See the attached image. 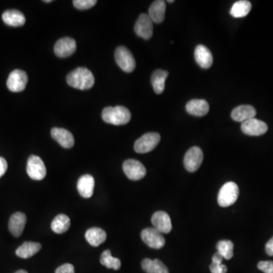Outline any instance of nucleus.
<instances>
[{"label": "nucleus", "mask_w": 273, "mask_h": 273, "mask_svg": "<svg viewBox=\"0 0 273 273\" xmlns=\"http://www.w3.org/2000/svg\"><path fill=\"white\" fill-rule=\"evenodd\" d=\"M257 267L264 273H273V261H261L258 263Z\"/></svg>", "instance_id": "32"}, {"label": "nucleus", "mask_w": 273, "mask_h": 273, "mask_svg": "<svg viewBox=\"0 0 273 273\" xmlns=\"http://www.w3.org/2000/svg\"><path fill=\"white\" fill-rule=\"evenodd\" d=\"M97 2L96 0H74L73 5L76 9L86 10L94 6Z\"/></svg>", "instance_id": "31"}, {"label": "nucleus", "mask_w": 273, "mask_h": 273, "mask_svg": "<svg viewBox=\"0 0 273 273\" xmlns=\"http://www.w3.org/2000/svg\"><path fill=\"white\" fill-rule=\"evenodd\" d=\"M102 118L104 122L114 126H123L131 120V112L122 105L105 107L103 110Z\"/></svg>", "instance_id": "2"}, {"label": "nucleus", "mask_w": 273, "mask_h": 273, "mask_svg": "<svg viewBox=\"0 0 273 273\" xmlns=\"http://www.w3.org/2000/svg\"><path fill=\"white\" fill-rule=\"evenodd\" d=\"M27 173L33 180H42L46 177V166L41 157L32 155L28 158L27 163Z\"/></svg>", "instance_id": "5"}, {"label": "nucleus", "mask_w": 273, "mask_h": 273, "mask_svg": "<svg viewBox=\"0 0 273 273\" xmlns=\"http://www.w3.org/2000/svg\"><path fill=\"white\" fill-rule=\"evenodd\" d=\"M85 238L93 247L100 246L106 240V233L100 228H91L86 231Z\"/></svg>", "instance_id": "23"}, {"label": "nucleus", "mask_w": 273, "mask_h": 273, "mask_svg": "<svg viewBox=\"0 0 273 273\" xmlns=\"http://www.w3.org/2000/svg\"><path fill=\"white\" fill-rule=\"evenodd\" d=\"M160 141V135L158 133H147L136 141L134 150L138 153H149L156 147Z\"/></svg>", "instance_id": "4"}, {"label": "nucleus", "mask_w": 273, "mask_h": 273, "mask_svg": "<svg viewBox=\"0 0 273 273\" xmlns=\"http://www.w3.org/2000/svg\"><path fill=\"white\" fill-rule=\"evenodd\" d=\"M76 41L72 38H64L59 40L54 46L56 56L60 58H66L73 55L76 51Z\"/></svg>", "instance_id": "12"}, {"label": "nucleus", "mask_w": 273, "mask_h": 273, "mask_svg": "<svg viewBox=\"0 0 273 273\" xmlns=\"http://www.w3.org/2000/svg\"><path fill=\"white\" fill-rule=\"evenodd\" d=\"M56 273H75V268H74L73 265L65 263L57 268Z\"/></svg>", "instance_id": "34"}, {"label": "nucleus", "mask_w": 273, "mask_h": 273, "mask_svg": "<svg viewBox=\"0 0 273 273\" xmlns=\"http://www.w3.org/2000/svg\"><path fill=\"white\" fill-rule=\"evenodd\" d=\"M211 273H227V267L226 265L222 263H212L210 267Z\"/></svg>", "instance_id": "33"}, {"label": "nucleus", "mask_w": 273, "mask_h": 273, "mask_svg": "<svg viewBox=\"0 0 273 273\" xmlns=\"http://www.w3.org/2000/svg\"><path fill=\"white\" fill-rule=\"evenodd\" d=\"M141 266L143 270L147 273H169L166 265L157 259L153 260L145 259L143 260Z\"/></svg>", "instance_id": "25"}, {"label": "nucleus", "mask_w": 273, "mask_h": 273, "mask_svg": "<svg viewBox=\"0 0 273 273\" xmlns=\"http://www.w3.org/2000/svg\"><path fill=\"white\" fill-rule=\"evenodd\" d=\"M204 153L202 149L198 147H193L187 151L184 158V165L185 168L190 172L197 171L202 164Z\"/></svg>", "instance_id": "7"}, {"label": "nucleus", "mask_w": 273, "mask_h": 273, "mask_svg": "<svg viewBox=\"0 0 273 273\" xmlns=\"http://www.w3.org/2000/svg\"><path fill=\"white\" fill-rule=\"evenodd\" d=\"M15 273H27V272L25 271V270H21Z\"/></svg>", "instance_id": "38"}, {"label": "nucleus", "mask_w": 273, "mask_h": 273, "mask_svg": "<svg viewBox=\"0 0 273 273\" xmlns=\"http://www.w3.org/2000/svg\"><path fill=\"white\" fill-rule=\"evenodd\" d=\"M251 2L247 0H241L234 2L230 10V14L234 18H243L248 16L251 10Z\"/></svg>", "instance_id": "28"}, {"label": "nucleus", "mask_w": 273, "mask_h": 273, "mask_svg": "<svg viewBox=\"0 0 273 273\" xmlns=\"http://www.w3.org/2000/svg\"><path fill=\"white\" fill-rule=\"evenodd\" d=\"M44 2H52L53 1L52 0H46V1H43Z\"/></svg>", "instance_id": "39"}, {"label": "nucleus", "mask_w": 273, "mask_h": 273, "mask_svg": "<svg viewBox=\"0 0 273 273\" xmlns=\"http://www.w3.org/2000/svg\"><path fill=\"white\" fill-rule=\"evenodd\" d=\"M42 246L39 243L27 241L16 250V255L22 259H27L39 252Z\"/></svg>", "instance_id": "24"}, {"label": "nucleus", "mask_w": 273, "mask_h": 273, "mask_svg": "<svg viewBox=\"0 0 273 273\" xmlns=\"http://www.w3.org/2000/svg\"><path fill=\"white\" fill-rule=\"evenodd\" d=\"M2 18L5 24L12 27H21L25 24L24 14L16 9L5 11L2 14Z\"/></svg>", "instance_id": "21"}, {"label": "nucleus", "mask_w": 273, "mask_h": 273, "mask_svg": "<svg viewBox=\"0 0 273 273\" xmlns=\"http://www.w3.org/2000/svg\"><path fill=\"white\" fill-rule=\"evenodd\" d=\"M27 82L28 77L25 71L20 69L14 70L7 80V87L10 91L15 93L21 92L25 89Z\"/></svg>", "instance_id": "8"}, {"label": "nucleus", "mask_w": 273, "mask_h": 273, "mask_svg": "<svg viewBox=\"0 0 273 273\" xmlns=\"http://www.w3.org/2000/svg\"><path fill=\"white\" fill-rule=\"evenodd\" d=\"M166 2L163 0H156L149 6V18L153 21V22H163L165 19V12H166Z\"/></svg>", "instance_id": "22"}, {"label": "nucleus", "mask_w": 273, "mask_h": 273, "mask_svg": "<svg viewBox=\"0 0 273 273\" xmlns=\"http://www.w3.org/2000/svg\"><path fill=\"white\" fill-rule=\"evenodd\" d=\"M266 252L270 256H273V237L266 244Z\"/></svg>", "instance_id": "36"}, {"label": "nucleus", "mask_w": 273, "mask_h": 273, "mask_svg": "<svg viewBox=\"0 0 273 273\" xmlns=\"http://www.w3.org/2000/svg\"><path fill=\"white\" fill-rule=\"evenodd\" d=\"M100 263L103 266H105L106 268L113 269L115 270H119L122 265L119 258L113 257L112 256L109 250H106L103 252L100 256Z\"/></svg>", "instance_id": "29"}, {"label": "nucleus", "mask_w": 273, "mask_h": 273, "mask_svg": "<svg viewBox=\"0 0 273 273\" xmlns=\"http://www.w3.org/2000/svg\"><path fill=\"white\" fill-rule=\"evenodd\" d=\"M239 189L237 184L230 182L221 188L218 194V204L220 207H228L234 204L238 200Z\"/></svg>", "instance_id": "3"}, {"label": "nucleus", "mask_w": 273, "mask_h": 273, "mask_svg": "<svg viewBox=\"0 0 273 273\" xmlns=\"http://www.w3.org/2000/svg\"><path fill=\"white\" fill-rule=\"evenodd\" d=\"M224 258L222 257L219 253H215L213 255L212 258V263H222V260H223Z\"/></svg>", "instance_id": "37"}, {"label": "nucleus", "mask_w": 273, "mask_h": 273, "mask_svg": "<svg viewBox=\"0 0 273 273\" xmlns=\"http://www.w3.org/2000/svg\"><path fill=\"white\" fill-rule=\"evenodd\" d=\"M194 57H195L197 64L201 68H205V69L210 68L212 62H213L210 50L204 45H198L196 47Z\"/></svg>", "instance_id": "18"}, {"label": "nucleus", "mask_w": 273, "mask_h": 273, "mask_svg": "<svg viewBox=\"0 0 273 273\" xmlns=\"http://www.w3.org/2000/svg\"><path fill=\"white\" fill-rule=\"evenodd\" d=\"M143 241L149 248L160 249L166 244L163 234L154 228H147L141 232Z\"/></svg>", "instance_id": "10"}, {"label": "nucleus", "mask_w": 273, "mask_h": 273, "mask_svg": "<svg viewBox=\"0 0 273 273\" xmlns=\"http://www.w3.org/2000/svg\"><path fill=\"white\" fill-rule=\"evenodd\" d=\"M71 226L69 217L64 214L57 215L51 223V229L56 234H63L66 232Z\"/></svg>", "instance_id": "27"}, {"label": "nucleus", "mask_w": 273, "mask_h": 273, "mask_svg": "<svg viewBox=\"0 0 273 273\" xmlns=\"http://www.w3.org/2000/svg\"><path fill=\"white\" fill-rule=\"evenodd\" d=\"M115 58L121 69L126 72H131L136 66L135 60L132 53L127 48L123 46H119L115 53Z\"/></svg>", "instance_id": "6"}, {"label": "nucleus", "mask_w": 273, "mask_h": 273, "mask_svg": "<svg viewBox=\"0 0 273 273\" xmlns=\"http://www.w3.org/2000/svg\"><path fill=\"white\" fill-rule=\"evenodd\" d=\"M68 85L78 90H89L94 85L95 79L93 73L86 68H78L67 76Z\"/></svg>", "instance_id": "1"}, {"label": "nucleus", "mask_w": 273, "mask_h": 273, "mask_svg": "<svg viewBox=\"0 0 273 273\" xmlns=\"http://www.w3.org/2000/svg\"><path fill=\"white\" fill-rule=\"evenodd\" d=\"M168 76V71L158 69L153 72L151 76V84L155 93L160 94L165 90V83Z\"/></svg>", "instance_id": "26"}, {"label": "nucleus", "mask_w": 273, "mask_h": 273, "mask_svg": "<svg viewBox=\"0 0 273 273\" xmlns=\"http://www.w3.org/2000/svg\"><path fill=\"white\" fill-rule=\"evenodd\" d=\"M8 168L6 160L3 157H0V178L5 175Z\"/></svg>", "instance_id": "35"}, {"label": "nucleus", "mask_w": 273, "mask_h": 273, "mask_svg": "<svg viewBox=\"0 0 273 273\" xmlns=\"http://www.w3.org/2000/svg\"><path fill=\"white\" fill-rule=\"evenodd\" d=\"M186 110L192 116H204L209 112V104L204 100H192L187 104Z\"/></svg>", "instance_id": "20"}, {"label": "nucleus", "mask_w": 273, "mask_h": 273, "mask_svg": "<svg viewBox=\"0 0 273 273\" xmlns=\"http://www.w3.org/2000/svg\"><path fill=\"white\" fill-rule=\"evenodd\" d=\"M123 171L126 176L132 181L142 179L146 175L147 170L145 166L135 160H127L123 163Z\"/></svg>", "instance_id": "9"}, {"label": "nucleus", "mask_w": 273, "mask_h": 273, "mask_svg": "<svg viewBox=\"0 0 273 273\" xmlns=\"http://www.w3.org/2000/svg\"><path fill=\"white\" fill-rule=\"evenodd\" d=\"M168 2H169V3H172V2H174V1L173 0H168Z\"/></svg>", "instance_id": "40"}, {"label": "nucleus", "mask_w": 273, "mask_h": 273, "mask_svg": "<svg viewBox=\"0 0 273 273\" xmlns=\"http://www.w3.org/2000/svg\"><path fill=\"white\" fill-rule=\"evenodd\" d=\"M26 222H27V217L25 214L21 212L14 213L9 219V231L15 237H19L24 231Z\"/></svg>", "instance_id": "16"}, {"label": "nucleus", "mask_w": 273, "mask_h": 273, "mask_svg": "<svg viewBox=\"0 0 273 273\" xmlns=\"http://www.w3.org/2000/svg\"><path fill=\"white\" fill-rule=\"evenodd\" d=\"M134 31L140 38L149 40L152 38L153 32V21L147 14H141L136 21Z\"/></svg>", "instance_id": "11"}, {"label": "nucleus", "mask_w": 273, "mask_h": 273, "mask_svg": "<svg viewBox=\"0 0 273 273\" xmlns=\"http://www.w3.org/2000/svg\"><path fill=\"white\" fill-rule=\"evenodd\" d=\"M216 249H217L218 253L226 260H230L233 257L234 244L231 241L223 240V241H219L216 245Z\"/></svg>", "instance_id": "30"}, {"label": "nucleus", "mask_w": 273, "mask_h": 273, "mask_svg": "<svg viewBox=\"0 0 273 273\" xmlns=\"http://www.w3.org/2000/svg\"><path fill=\"white\" fill-rule=\"evenodd\" d=\"M256 115L254 107L250 105H241L236 107L231 112V118L236 122H244L254 119Z\"/></svg>", "instance_id": "19"}, {"label": "nucleus", "mask_w": 273, "mask_h": 273, "mask_svg": "<svg viewBox=\"0 0 273 273\" xmlns=\"http://www.w3.org/2000/svg\"><path fill=\"white\" fill-rule=\"evenodd\" d=\"M151 222L154 229L162 234H168L171 231V219L168 213L163 211H158L153 214L151 218Z\"/></svg>", "instance_id": "14"}, {"label": "nucleus", "mask_w": 273, "mask_h": 273, "mask_svg": "<svg viewBox=\"0 0 273 273\" xmlns=\"http://www.w3.org/2000/svg\"><path fill=\"white\" fill-rule=\"evenodd\" d=\"M95 186V181L92 175H84L80 177L78 179V192L82 197L84 198H90L93 196V190Z\"/></svg>", "instance_id": "17"}, {"label": "nucleus", "mask_w": 273, "mask_h": 273, "mask_svg": "<svg viewBox=\"0 0 273 273\" xmlns=\"http://www.w3.org/2000/svg\"><path fill=\"white\" fill-rule=\"evenodd\" d=\"M51 136L63 147L69 149L75 145L73 135L66 129L54 127L52 129Z\"/></svg>", "instance_id": "15"}, {"label": "nucleus", "mask_w": 273, "mask_h": 273, "mask_svg": "<svg viewBox=\"0 0 273 273\" xmlns=\"http://www.w3.org/2000/svg\"><path fill=\"white\" fill-rule=\"evenodd\" d=\"M241 130L243 133L250 136H260L268 130V126L263 121L251 119L242 122Z\"/></svg>", "instance_id": "13"}]
</instances>
